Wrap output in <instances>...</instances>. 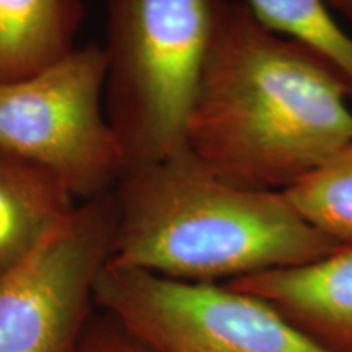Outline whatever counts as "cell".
Here are the masks:
<instances>
[{"label":"cell","instance_id":"cell-6","mask_svg":"<svg viewBox=\"0 0 352 352\" xmlns=\"http://www.w3.org/2000/svg\"><path fill=\"white\" fill-rule=\"evenodd\" d=\"M114 192L80 201L43 243L0 280V352H77L111 261Z\"/></svg>","mask_w":352,"mask_h":352},{"label":"cell","instance_id":"cell-13","mask_svg":"<svg viewBox=\"0 0 352 352\" xmlns=\"http://www.w3.org/2000/svg\"><path fill=\"white\" fill-rule=\"evenodd\" d=\"M329 8H334L347 19L352 20V0H327Z\"/></svg>","mask_w":352,"mask_h":352},{"label":"cell","instance_id":"cell-3","mask_svg":"<svg viewBox=\"0 0 352 352\" xmlns=\"http://www.w3.org/2000/svg\"><path fill=\"white\" fill-rule=\"evenodd\" d=\"M220 6L108 0L104 113L124 153V173L186 147L188 114Z\"/></svg>","mask_w":352,"mask_h":352},{"label":"cell","instance_id":"cell-8","mask_svg":"<svg viewBox=\"0 0 352 352\" xmlns=\"http://www.w3.org/2000/svg\"><path fill=\"white\" fill-rule=\"evenodd\" d=\"M76 201L51 171L0 147V280L72 214Z\"/></svg>","mask_w":352,"mask_h":352},{"label":"cell","instance_id":"cell-5","mask_svg":"<svg viewBox=\"0 0 352 352\" xmlns=\"http://www.w3.org/2000/svg\"><path fill=\"white\" fill-rule=\"evenodd\" d=\"M95 300L148 352H324L261 298L227 283L108 263Z\"/></svg>","mask_w":352,"mask_h":352},{"label":"cell","instance_id":"cell-1","mask_svg":"<svg viewBox=\"0 0 352 352\" xmlns=\"http://www.w3.org/2000/svg\"><path fill=\"white\" fill-rule=\"evenodd\" d=\"M334 70L222 0L186 121V148L226 182L287 191L352 145Z\"/></svg>","mask_w":352,"mask_h":352},{"label":"cell","instance_id":"cell-11","mask_svg":"<svg viewBox=\"0 0 352 352\" xmlns=\"http://www.w3.org/2000/svg\"><path fill=\"white\" fill-rule=\"evenodd\" d=\"M284 192L311 226L352 241V145Z\"/></svg>","mask_w":352,"mask_h":352},{"label":"cell","instance_id":"cell-4","mask_svg":"<svg viewBox=\"0 0 352 352\" xmlns=\"http://www.w3.org/2000/svg\"><path fill=\"white\" fill-rule=\"evenodd\" d=\"M107 69L104 47L91 43L0 85V147L51 171L78 202L113 191L124 173L104 113Z\"/></svg>","mask_w":352,"mask_h":352},{"label":"cell","instance_id":"cell-2","mask_svg":"<svg viewBox=\"0 0 352 352\" xmlns=\"http://www.w3.org/2000/svg\"><path fill=\"white\" fill-rule=\"evenodd\" d=\"M111 264L189 283H232L314 261L341 245L284 191L226 182L188 151L126 171L113 189Z\"/></svg>","mask_w":352,"mask_h":352},{"label":"cell","instance_id":"cell-12","mask_svg":"<svg viewBox=\"0 0 352 352\" xmlns=\"http://www.w3.org/2000/svg\"><path fill=\"white\" fill-rule=\"evenodd\" d=\"M77 352H148L129 331L96 308Z\"/></svg>","mask_w":352,"mask_h":352},{"label":"cell","instance_id":"cell-7","mask_svg":"<svg viewBox=\"0 0 352 352\" xmlns=\"http://www.w3.org/2000/svg\"><path fill=\"white\" fill-rule=\"evenodd\" d=\"M271 305L324 352H352V241L314 261L227 283Z\"/></svg>","mask_w":352,"mask_h":352},{"label":"cell","instance_id":"cell-9","mask_svg":"<svg viewBox=\"0 0 352 352\" xmlns=\"http://www.w3.org/2000/svg\"><path fill=\"white\" fill-rule=\"evenodd\" d=\"M82 19V0H0V85L70 54Z\"/></svg>","mask_w":352,"mask_h":352},{"label":"cell","instance_id":"cell-10","mask_svg":"<svg viewBox=\"0 0 352 352\" xmlns=\"http://www.w3.org/2000/svg\"><path fill=\"white\" fill-rule=\"evenodd\" d=\"M270 32L290 39L328 64L352 95V38L327 0H240Z\"/></svg>","mask_w":352,"mask_h":352}]
</instances>
